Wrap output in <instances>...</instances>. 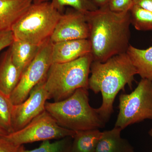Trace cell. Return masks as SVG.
<instances>
[{"label":"cell","mask_w":152,"mask_h":152,"mask_svg":"<svg viewBox=\"0 0 152 152\" xmlns=\"http://www.w3.org/2000/svg\"><path fill=\"white\" fill-rule=\"evenodd\" d=\"M142 79L152 81V46L140 49L130 45L126 52Z\"/></svg>","instance_id":"16"},{"label":"cell","mask_w":152,"mask_h":152,"mask_svg":"<svg viewBox=\"0 0 152 152\" xmlns=\"http://www.w3.org/2000/svg\"><path fill=\"white\" fill-rule=\"evenodd\" d=\"M52 5L63 14L66 7H70L76 10L86 13L98 9L90 0H51Z\"/></svg>","instance_id":"19"},{"label":"cell","mask_w":152,"mask_h":152,"mask_svg":"<svg viewBox=\"0 0 152 152\" xmlns=\"http://www.w3.org/2000/svg\"><path fill=\"white\" fill-rule=\"evenodd\" d=\"M134 4V0H109L108 7L116 12H129Z\"/></svg>","instance_id":"22"},{"label":"cell","mask_w":152,"mask_h":152,"mask_svg":"<svg viewBox=\"0 0 152 152\" xmlns=\"http://www.w3.org/2000/svg\"><path fill=\"white\" fill-rule=\"evenodd\" d=\"M131 23L138 31H152V12L134 4L129 11Z\"/></svg>","instance_id":"18"},{"label":"cell","mask_w":152,"mask_h":152,"mask_svg":"<svg viewBox=\"0 0 152 152\" xmlns=\"http://www.w3.org/2000/svg\"><path fill=\"white\" fill-rule=\"evenodd\" d=\"M119 100L115 127L123 130L145 120H152V81L142 79L130 94L120 95Z\"/></svg>","instance_id":"6"},{"label":"cell","mask_w":152,"mask_h":152,"mask_svg":"<svg viewBox=\"0 0 152 152\" xmlns=\"http://www.w3.org/2000/svg\"><path fill=\"white\" fill-rule=\"evenodd\" d=\"M8 134L2 128L0 127V137H4V136L7 135Z\"/></svg>","instance_id":"27"},{"label":"cell","mask_w":152,"mask_h":152,"mask_svg":"<svg viewBox=\"0 0 152 152\" xmlns=\"http://www.w3.org/2000/svg\"><path fill=\"white\" fill-rule=\"evenodd\" d=\"M149 135L151 136V137L152 140V128L151 129V130L149 131ZM151 152H152V151Z\"/></svg>","instance_id":"29"},{"label":"cell","mask_w":152,"mask_h":152,"mask_svg":"<svg viewBox=\"0 0 152 152\" xmlns=\"http://www.w3.org/2000/svg\"><path fill=\"white\" fill-rule=\"evenodd\" d=\"M25 149L23 145H16L4 137H0V152H22Z\"/></svg>","instance_id":"23"},{"label":"cell","mask_w":152,"mask_h":152,"mask_svg":"<svg viewBox=\"0 0 152 152\" xmlns=\"http://www.w3.org/2000/svg\"><path fill=\"white\" fill-rule=\"evenodd\" d=\"M102 133L99 129L75 132L70 152H95Z\"/></svg>","instance_id":"17"},{"label":"cell","mask_w":152,"mask_h":152,"mask_svg":"<svg viewBox=\"0 0 152 152\" xmlns=\"http://www.w3.org/2000/svg\"><path fill=\"white\" fill-rule=\"evenodd\" d=\"M98 8L108 4L109 0H90Z\"/></svg>","instance_id":"26"},{"label":"cell","mask_w":152,"mask_h":152,"mask_svg":"<svg viewBox=\"0 0 152 152\" xmlns=\"http://www.w3.org/2000/svg\"><path fill=\"white\" fill-rule=\"evenodd\" d=\"M73 137H66L54 142L50 140L43 141L39 148L32 150L25 149L22 152H70Z\"/></svg>","instance_id":"21"},{"label":"cell","mask_w":152,"mask_h":152,"mask_svg":"<svg viewBox=\"0 0 152 152\" xmlns=\"http://www.w3.org/2000/svg\"><path fill=\"white\" fill-rule=\"evenodd\" d=\"M50 1V0H33V3H34V4H38V3Z\"/></svg>","instance_id":"28"},{"label":"cell","mask_w":152,"mask_h":152,"mask_svg":"<svg viewBox=\"0 0 152 152\" xmlns=\"http://www.w3.org/2000/svg\"><path fill=\"white\" fill-rule=\"evenodd\" d=\"M122 130L115 127L110 130L102 132L95 152H134L127 140L121 137Z\"/></svg>","instance_id":"14"},{"label":"cell","mask_w":152,"mask_h":152,"mask_svg":"<svg viewBox=\"0 0 152 152\" xmlns=\"http://www.w3.org/2000/svg\"><path fill=\"white\" fill-rule=\"evenodd\" d=\"M53 42L49 39L41 46L37 55L22 74L10 98L14 105L21 103L31 90L46 77L51 66Z\"/></svg>","instance_id":"8"},{"label":"cell","mask_w":152,"mask_h":152,"mask_svg":"<svg viewBox=\"0 0 152 152\" xmlns=\"http://www.w3.org/2000/svg\"><path fill=\"white\" fill-rule=\"evenodd\" d=\"M45 78L34 87L23 102L14 105L12 115L13 132L24 127L45 110V106L48 100V94L45 89Z\"/></svg>","instance_id":"9"},{"label":"cell","mask_w":152,"mask_h":152,"mask_svg":"<svg viewBox=\"0 0 152 152\" xmlns=\"http://www.w3.org/2000/svg\"><path fill=\"white\" fill-rule=\"evenodd\" d=\"M13 107L10 97L0 91V127L8 134L13 132L12 126Z\"/></svg>","instance_id":"20"},{"label":"cell","mask_w":152,"mask_h":152,"mask_svg":"<svg viewBox=\"0 0 152 152\" xmlns=\"http://www.w3.org/2000/svg\"><path fill=\"white\" fill-rule=\"evenodd\" d=\"M40 47L25 41L14 39L10 46L12 60L22 75L37 55Z\"/></svg>","instance_id":"15"},{"label":"cell","mask_w":152,"mask_h":152,"mask_svg":"<svg viewBox=\"0 0 152 152\" xmlns=\"http://www.w3.org/2000/svg\"><path fill=\"white\" fill-rule=\"evenodd\" d=\"M85 13L72 8L67 10L60 17L50 38L51 41L55 43L88 39L89 31Z\"/></svg>","instance_id":"10"},{"label":"cell","mask_w":152,"mask_h":152,"mask_svg":"<svg viewBox=\"0 0 152 152\" xmlns=\"http://www.w3.org/2000/svg\"><path fill=\"white\" fill-rule=\"evenodd\" d=\"M134 4L152 12V0H134Z\"/></svg>","instance_id":"25"},{"label":"cell","mask_w":152,"mask_h":152,"mask_svg":"<svg viewBox=\"0 0 152 152\" xmlns=\"http://www.w3.org/2000/svg\"><path fill=\"white\" fill-rule=\"evenodd\" d=\"M62 14L50 1L33 3L12 28L14 39L41 46L50 38Z\"/></svg>","instance_id":"5"},{"label":"cell","mask_w":152,"mask_h":152,"mask_svg":"<svg viewBox=\"0 0 152 152\" xmlns=\"http://www.w3.org/2000/svg\"><path fill=\"white\" fill-rule=\"evenodd\" d=\"M14 40L12 31L0 32V52L7 47H10Z\"/></svg>","instance_id":"24"},{"label":"cell","mask_w":152,"mask_h":152,"mask_svg":"<svg viewBox=\"0 0 152 152\" xmlns=\"http://www.w3.org/2000/svg\"><path fill=\"white\" fill-rule=\"evenodd\" d=\"M45 108L60 126L74 132L99 129L105 124L96 109L90 105L86 88L76 90L64 100L47 102Z\"/></svg>","instance_id":"3"},{"label":"cell","mask_w":152,"mask_h":152,"mask_svg":"<svg viewBox=\"0 0 152 152\" xmlns=\"http://www.w3.org/2000/svg\"><path fill=\"white\" fill-rule=\"evenodd\" d=\"M93 61L91 54L89 53L69 62L52 64L45 82L48 100H64L79 88L88 89Z\"/></svg>","instance_id":"4"},{"label":"cell","mask_w":152,"mask_h":152,"mask_svg":"<svg viewBox=\"0 0 152 152\" xmlns=\"http://www.w3.org/2000/svg\"><path fill=\"white\" fill-rule=\"evenodd\" d=\"M21 76L12 60L10 47L0 56V91L10 97Z\"/></svg>","instance_id":"13"},{"label":"cell","mask_w":152,"mask_h":152,"mask_svg":"<svg viewBox=\"0 0 152 152\" xmlns=\"http://www.w3.org/2000/svg\"><path fill=\"white\" fill-rule=\"evenodd\" d=\"M33 3V0H0V32L12 31Z\"/></svg>","instance_id":"12"},{"label":"cell","mask_w":152,"mask_h":152,"mask_svg":"<svg viewBox=\"0 0 152 152\" xmlns=\"http://www.w3.org/2000/svg\"><path fill=\"white\" fill-rule=\"evenodd\" d=\"M91 44L88 39L71 40L53 43L52 63L69 62L91 53Z\"/></svg>","instance_id":"11"},{"label":"cell","mask_w":152,"mask_h":152,"mask_svg":"<svg viewBox=\"0 0 152 152\" xmlns=\"http://www.w3.org/2000/svg\"><path fill=\"white\" fill-rule=\"evenodd\" d=\"M85 14L93 61L104 62L126 53L131 37L129 12H113L107 5Z\"/></svg>","instance_id":"1"},{"label":"cell","mask_w":152,"mask_h":152,"mask_svg":"<svg viewBox=\"0 0 152 152\" xmlns=\"http://www.w3.org/2000/svg\"><path fill=\"white\" fill-rule=\"evenodd\" d=\"M88 89L95 94L101 93L102 102L97 111L105 122L113 112V104L120 91L127 85L132 88L137 72L126 53L116 55L104 62L93 61Z\"/></svg>","instance_id":"2"},{"label":"cell","mask_w":152,"mask_h":152,"mask_svg":"<svg viewBox=\"0 0 152 152\" xmlns=\"http://www.w3.org/2000/svg\"><path fill=\"white\" fill-rule=\"evenodd\" d=\"M75 132L62 127L46 111H44L18 131L9 134L4 137L18 145L34 142L44 141L53 139L73 137Z\"/></svg>","instance_id":"7"}]
</instances>
